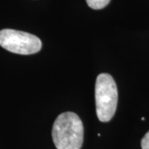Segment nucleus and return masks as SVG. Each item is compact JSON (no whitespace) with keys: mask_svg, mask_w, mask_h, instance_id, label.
<instances>
[{"mask_svg":"<svg viewBox=\"0 0 149 149\" xmlns=\"http://www.w3.org/2000/svg\"><path fill=\"white\" fill-rule=\"evenodd\" d=\"M52 139L57 149L81 148L84 127L80 117L73 112L61 113L54 122Z\"/></svg>","mask_w":149,"mask_h":149,"instance_id":"obj_1","label":"nucleus"},{"mask_svg":"<svg viewBox=\"0 0 149 149\" xmlns=\"http://www.w3.org/2000/svg\"><path fill=\"white\" fill-rule=\"evenodd\" d=\"M118 104V89L112 75L102 73L95 82L97 117L101 122H109L113 117Z\"/></svg>","mask_w":149,"mask_h":149,"instance_id":"obj_2","label":"nucleus"},{"mask_svg":"<svg viewBox=\"0 0 149 149\" xmlns=\"http://www.w3.org/2000/svg\"><path fill=\"white\" fill-rule=\"evenodd\" d=\"M0 46L13 53L32 55L40 52L42 45L40 38L33 34L14 29H3L0 31Z\"/></svg>","mask_w":149,"mask_h":149,"instance_id":"obj_3","label":"nucleus"},{"mask_svg":"<svg viewBox=\"0 0 149 149\" xmlns=\"http://www.w3.org/2000/svg\"><path fill=\"white\" fill-rule=\"evenodd\" d=\"M110 0H86L88 6L93 9H102L105 8Z\"/></svg>","mask_w":149,"mask_h":149,"instance_id":"obj_4","label":"nucleus"},{"mask_svg":"<svg viewBox=\"0 0 149 149\" xmlns=\"http://www.w3.org/2000/svg\"><path fill=\"white\" fill-rule=\"evenodd\" d=\"M142 149H149V131L145 134L141 141Z\"/></svg>","mask_w":149,"mask_h":149,"instance_id":"obj_5","label":"nucleus"}]
</instances>
